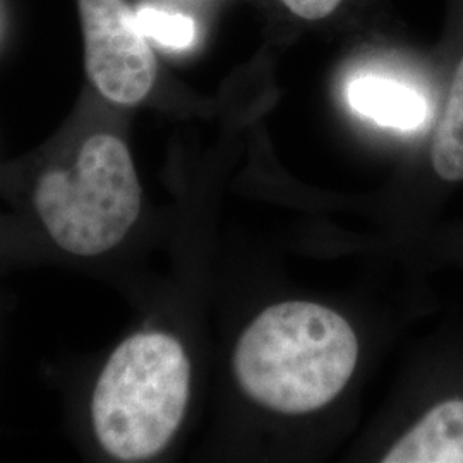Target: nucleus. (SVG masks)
I'll use <instances>...</instances> for the list:
<instances>
[{
	"label": "nucleus",
	"instance_id": "nucleus-1",
	"mask_svg": "<svg viewBox=\"0 0 463 463\" xmlns=\"http://www.w3.org/2000/svg\"><path fill=\"white\" fill-rule=\"evenodd\" d=\"M359 357L347 319L321 304L281 302L242 333L233 373L249 398L281 414H307L345 388Z\"/></svg>",
	"mask_w": 463,
	"mask_h": 463
},
{
	"label": "nucleus",
	"instance_id": "nucleus-2",
	"mask_svg": "<svg viewBox=\"0 0 463 463\" xmlns=\"http://www.w3.org/2000/svg\"><path fill=\"white\" fill-rule=\"evenodd\" d=\"M191 365L165 333L122 342L99 374L91 417L101 447L124 462L146 460L168 445L189 402Z\"/></svg>",
	"mask_w": 463,
	"mask_h": 463
},
{
	"label": "nucleus",
	"instance_id": "nucleus-3",
	"mask_svg": "<svg viewBox=\"0 0 463 463\" xmlns=\"http://www.w3.org/2000/svg\"><path fill=\"white\" fill-rule=\"evenodd\" d=\"M34 204L57 246L76 256L116 248L139 216L141 187L126 145L110 134L90 137L72 172L50 170Z\"/></svg>",
	"mask_w": 463,
	"mask_h": 463
},
{
	"label": "nucleus",
	"instance_id": "nucleus-4",
	"mask_svg": "<svg viewBox=\"0 0 463 463\" xmlns=\"http://www.w3.org/2000/svg\"><path fill=\"white\" fill-rule=\"evenodd\" d=\"M86 71L105 99L136 105L151 91L156 61L124 0H80Z\"/></svg>",
	"mask_w": 463,
	"mask_h": 463
},
{
	"label": "nucleus",
	"instance_id": "nucleus-5",
	"mask_svg": "<svg viewBox=\"0 0 463 463\" xmlns=\"http://www.w3.org/2000/svg\"><path fill=\"white\" fill-rule=\"evenodd\" d=\"M383 462L463 463V398H445L430 405Z\"/></svg>",
	"mask_w": 463,
	"mask_h": 463
},
{
	"label": "nucleus",
	"instance_id": "nucleus-6",
	"mask_svg": "<svg viewBox=\"0 0 463 463\" xmlns=\"http://www.w3.org/2000/svg\"><path fill=\"white\" fill-rule=\"evenodd\" d=\"M347 101L359 116L397 131H415L430 116L428 99L415 88L374 74L352 80L347 86Z\"/></svg>",
	"mask_w": 463,
	"mask_h": 463
},
{
	"label": "nucleus",
	"instance_id": "nucleus-7",
	"mask_svg": "<svg viewBox=\"0 0 463 463\" xmlns=\"http://www.w3.org/2000/svg\"><path fill=\"white\" fill-rule=\"evenodd\" d=\"M430 166L443 183L463 181V59L455 71L443 116L432 136Z\"/></svg>",
	"mask_w": 463,
	"mask_h": 463
},
{
	"label": "nucleus",
	"instance_id": "nucleus-8",
	"mask_svg": "<svg viewBox=\"0 0 463 463\" xmlns=\"http://www.w3.org/2000/svg\"><path fill=\"white\" fill-rule=\"evenodd\" d=\"M136 19L146 38H153L168 49H187L194 42L196 24L189 16L166 13L156 7H143Z\"/></svg>",
	"mask_w": 463,
	"mask_h": 463
},
{
	"label": "nucleus",
	"instance_id": "nucleus-9",
	"mask_svg": "<svg viewBox=\"0 0 463 463\" xmlns=\"http://www.w3.org/2000/svg\"><path fill=\"white\" fill-rule=\"evenodd\" d=\"M294 14L304 19H323L330 16L342 0H281Z\"/></svg>",
	"mask_w": 463,
	"mask_h": 463
}]
</instances>
